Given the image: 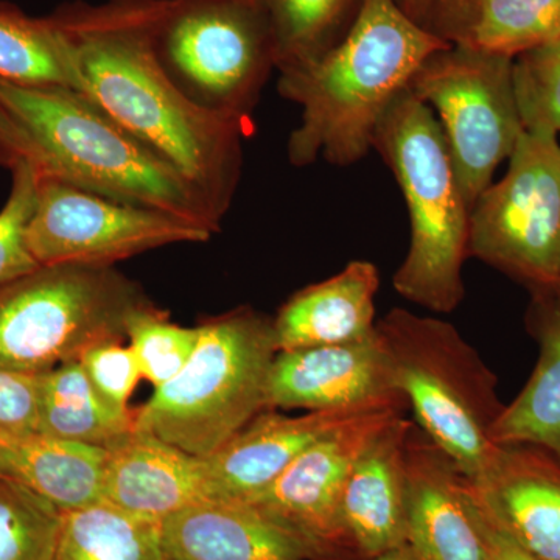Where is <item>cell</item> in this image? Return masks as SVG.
Wrapping results in <instances>:
<instances>
[{"mask_svg": "<svg viewBox=\"0 0 560 560\" xmlns=\"http://www.w3.org/2000/svg\"><path fill=\"white\" fill-rule=\"evenodd\" d=\"M160 0L77 2L54 13L86 94L142 140L208 202L221 221L242 175L248 120L201 108L176 86L154 47Z\"/></svg>", "mask_w": 560, "mask_h": 560, "instance_id": "1", "label": "cell"}, {"mask_svg": "<svg viewBox=\"0 0 560 560\" xmlns=\"http://www.w3.org/2000/svg\"><path fill=\"white\" fill-rule=\"evenodd\" d=\"M447 47L394 0H364L337 46L318 60L279 72L280 95L302 108L287 145L291 164L304 167L323 158L348 167L363 160L375 128L416 70Z\"/></svg>", "mask_w": 560, "mask_h": 560, "instance_id": "2", "label": "cell"}, {"mask_svg": "<svg viewBox=\"0 0 560 560\" xmlns=\"http://www.w3.org/2000/svg\"><path fill=\"white\" fill-rule=\"evenodd\" d=\"M0 102L38 145L43 176L171 213L213 234L221 230V220L200 194L83 92L0 80Z\"/></svg>", "mask_w": 560, "mask_h": 560, "instance_id": "3", "label": "cell"}, {"mask_svg": "<svg viewBox=\"0 0 560 560\" xmlns=\"http://www.w3.org/2000/svg\"><path fill=\"white\" fill-rule=\"evenodd\" d=\"M372 149L393 172L410 215V246L394 290L427 311L455 312L466 294L471 208L440 121L404 91L375 128Z\"/></svg>", "mask_w": 560, "mask_h": 560, "instance_id": "4", "label": "cell"}, {"mask_svg": "<svg viewBox=\"0 0 560 560\" xmlns=\"http://www.w3.org/2000/svg\"><path fill=\"white\" fill-rule=\"evenodd\" d=\"M278 352L272 319L253 308L201 324L189 363L136 412V430L208 458L268 410V377Z\"/></svg>", "mask_w": 560, "mask_h": 560, "instance_id": "5", "label": "cell"}, {"mask_svg": "<svg viewBox=\"0 0 560 560\" xmlns=\"http://www.w3.org/2000/svg\"><path fill=\"white\" fill-rule=\"evenodd\" d=\"M377 334L416 425L469 480H480L499 452L492 430L506 407L497 375L447 320L393 308Z\"/></svg>", "mask_w": 560, "mask_h": 560, "instance_id": "6", "label": "cell"}, {"mask_svg": "<svg viewBox=\"0 0 560 560\" xmlns=\"http://www.w3.org/2000/svg\"><path fill=\"white\" fill-rule=\"evenodd\" d=\"M149 304L114 267H39L0 290V370L43 374L98 342L124 340Z\"/></svg>", "mask_w": 560, "mask_h": 560, "instance_id": "7", "label": "cell"}, {"mask_svg": "<svg viewBox=\"0 0 560 560\" xmlns=\"http://www.w3.org/2000/svg\"><path fill=\"white\" fill-rule=\"evenodd\" d=\"M154 47L191 102L246 120L276 69L260 0H160Z\"/></svg>", "mask_w": 560, "mask_h": 560, "instance_id": "8", "label": "cell"}, {"mask_svg": "<svg viewBox=\"0 0 560 560\" xmlns=\"http://www.w3.org/2000/svg\"><path fill=\"white\" fill-rule=\"evenodd\" d=\"M558 136L525 130L503 178L471 206L469 257L517 280L530 294H556L560 285Z\"/></svg>", "mask_w": 560, "mask_h": 560, "instance_id": "9", "label": "cell"}, {"mask_svg": "<svg viewBox=\"0 0 560 560\" xmlns=\"http://www.w3.org/2000/svg\"><path fill=\"white\" fill-rule=\"evenodd\" d=\"M408 91L440 121L471 208L525 132L514 60L451 46L420 65Z\"/></svg>", "mask_w": 560, "mask_h": 560, "instance_id": "10", "label": "cell"}, {"mask_svg": "<svg viewBox=\"0 0 560 560\" xmlns=\"http://www.w3.org/2000/svg\"><path fill=\"white\" fill-rule=\"evenodd\" d=\"M212 235L171 213L125 205L40 176L27 245L40 267H113L147 250L209 242Z\"/></svg>", "mask_w": 560, "mask_h": 560, "instance_id": "11", "label": "cell"}, {"mask_svg": "<svg viewBox=\"0 0 560 560\" xmlns=\"http://www.w3.org/2000/svg\"><path fill=\"white\" fill-rule=\"evenodd\" d=\"M407 410L405 405H397L350 420L245 501L293 530L311 547L316 560H360L342 517L346 486L361 453Z\"/></svg>", "mask_w": 560, "mask_h": 560, "instance_id": "12", "label": "cell"}, {"mask_svg": "<svg viewBox=\"0 0 560 560\" xmlns=\"http://www.w3.org/2000/svg\"><path fill=\"white\" fill-rule=\"evenodd\" d=\"M407 545L419 560H489L471 481L416 423L407 441Z\"/></svg>", "mask_w": 560, "mask_h": 560, "instance_id": "13", "label": "cell"}, {"mask_svg": "<svg viewBox=\"0 0 560 560\" xmlns=\"http://www.w3.org/2000/svg\"><path fill=\"white\" fill-rule=\"evenodd\" d=\"M267 404L268 410L323 411L408 401L375 326L364 340L278 352Z\"/></svg>", "mask_w": 560, "mask_h": 560, "instance_id": "14", "label": "cell"}, {"mask_svg": "<svg viewBox=\"0 0 560 560\" xmlns=\"http://www.w3.org/2000/svg\"><path fill=\"white\" fill-rule=\"evenodd\" d=\"M397 405L408 407L393 404L305 411L300 416L283 415L279 410L261 411L219 452L205 458L215 500L250 499L331 431L368 412Z\"/></svg>", "mask_w": 560, "mask_h": 560, "instance_id": "15", "label": "cell"}, {"mask_svg": "<svg viewBox=\"0 0 560 560\" xmlns=\"http://www.w3.org/2000/svg\"><path fill=\"white\" fill-rule=\"evenodd\" d=\"M471 485L490 518L522 550L560 560V463L550 452L500 445L485 477Z\"/></svg>", "mask_w": 560, "mask_h": 560, "instance_id": "16", "label": "cell"}, {"mask_svg": "<svg viewBox=\"0 0 560 560\" xmlns=\"http://www.w3.org/2000/svg\"><path fill=\"white\" fill-rule=\"evenodd\" d=\"M168 560H316L300 536L245 500H206L161 522Z\"/></svg>", "mask_w": 560, "mask_h": 560, "instance_id": "17", "label": "cell"}, {"mask_svg": "<svg viewBox=\"0 0 560 560\" xmlns=\"http://www.w3.org/2000/svg\"><path fill=\"white\" fill-rule=\"evenodd\" d=\"M206 500L215 493L205 458L139 430L108 451L103 501L162 522Z\"/></svg>", "mask_w": 560, "mask_h": 560, "instance_id": "18", "label": "cell"}, {"mask_svg": "<svg viewBox=\"0 0 560 560\" xmlns=\"http://www.w3.org/2000/svg\"><path fill=\"white\" fill-rule=\"evenodd\" d=\"M415 422H389L353 466L342 517L360 560L407 545V441Z\"/></svg>", "mask_w": 560, "mask_h": 560, "instance_id": "19", "label": "cell"}, {"mask_svg": "<svg viewBox=\"0 0 560 560\" xmlns=\"http://www.w3.org/2000/svg\"><path fill=\"white\" fill-rule=\"evenodd\" d=\"M378 289V268L372 261L353 260L338 275L298 291L272 319L279 352L371 337L377 326Z\"/></svg>", "mask_w": 560, "mask_h": 560, "instance_id": "20", "label": "cell"}, {"mask_svg": "<svg viewBox=\"0 0 560 560\" xmlns=\"http://www.w3.org/2000/svg\"><path fill=\"white\" fill-rule=\"evenodd\" d=\"M422 25L451 46L515 60L560 39V0H436Z\"/></svg>", "mask_w": 560, "mask_h": 560, "instance_id": "21", "label": "cell"}, {"mask_svg": "<svg viewBox=\"0 0 560 560\" xmlns=\"http://www.w3.org/2000/svg\"><path fill=\"white\" fill-rule=\"evenodd\" d=\"M108 451L46 434H0V477L70 511L103 501Z\"/></svg>", "mask_w": 560, "mask_h": 560, "instance_id": "22", "label": "cell"}, {"mask_svg": "<svg viewBox=\"0 0 560 560\" xmlns=\"http://www.w3.org/2000/svg\"><path fill=\"white\" fill-rule=\"evenodd\" d=\"M526 329L539 345L533 375L492 430L497 445L528 444L560 463V304L555 294H530Z\"/></svg>", "mask_w": 560, "mask_h": 560, "instance_id": "23", "label": "cell"}, {"mask_svg": "<svg viewBox=\"0 0 560 560\" xmlns=\"http://www.w3.org/2000/svg\"><path fill=\"white\" fill-rule=\"evenodd\" d=\"M135 430V415L103 399L79 360L39 374L40 434L110 451Z\"/></svg>", "mask_w": 560, "mask_h": 560, "instance_id": "24", "label": "cell"}, {"mask_svg": "<svg viewBox=\"0 0 560 560\" xmlns=\"http://www.w3.org/2000/svg\"><path fill=\"white\" fill-rule=\"evenodd\" d=\"M0 80L81 92L72 44L54 14L32 18L0 2Z\"/></svg>", "mask_w": 560, "mask_h": 560, "instance_id": "25", "label": "cell"}, {"mask_svg": "<svg viewBox=\"0 0 560 560\" xmlns=\"http://www.w3.org/2000/svg\"><path fill=\"white\" fill-rule=\"evenodd\" d=\"M55 560H168L161 522L98 501L62 511Z\"/></svg>", "mask_w": 560, "mask_h": 560, "instance_id": "26", "label": "cell"}, {"mask_svg": "<svg viewBox=\"0 0 560 560\" xmlns=\"http://www.w3.org/2000/svg\"><path fill=\"white\" fill-rule=\"evenodd\" d=\"M275 40L276 70L300 68L337 46L364 0H260Z\"/></svg>", "mask_w": 560, "mask_h": 560, "instance_id": "27", "label": "cell"}, {"mask_svg": "<svg viewBox=\"0 0 560 560\" xmlns=\"http://www.w3.org/2000/svg\"><path fill=\"white\" fill-rule=\"evenodd\" d=\"M61 517L39 493L0 477V560H55Z\"/></svg>", "mask_w": 560, "mask_h": 560, "instance_id": "28", "label": "cell"}, {"mask_svg": "<svg viewBox=\"0 0 560 560\" xmlns=\"http://www.w3.org/2000/svg\"><path fill=\"white\" fill-rule=\"evenodd\" d=\"M127 340L142 378L156 389L175 378L189 363L200 340V326H178L149 304L131 316Z\"/></svg>", "mask_w": 560, "mask_h": 560, "instance_id": "29", "label": "cell"}, {"mask_svg": "<svg viewBox=\"0 0 560 560\" xmlns=\"http://www.w3.org/2000/svg\"><path fill=\"white\" fill-rule=\"evenodd\" d=\"M11 190L0 210V290L38 270L27 245V226L35 210L43 172L31 160L11 171Z\"/></svg>", "mask_w": 560, "mask_h": 560, "instance_id": "30", "label": "cell"}, {"mask_svg": "<svg viewBox=\"0 0 560 560\" xmlns=\"http://www.w3.org/2000/svg\"><path fill=\"white\" fill-rule=\"evenodd\" d=\"M514 86L525 130L560 132V39L514 60Z\"/></svg>", "mask_w": 560, "mask_h": 560, "instance_id": "31", "label": "cell"}, {"mask_svg": "<svg viewBox=\"0 0 560 560\" xmlns=\"http://www.w3.org/2000/svg\"><path fill=\"white\" fill-rule=\"evenodd\" d=\"M121 341L98 342L84 350L79 361L103 399L117 410L130 411L128 401L142 378V372L130 346Z\"/></svg>", "mask_w": 560, "mask_h": 560, "instance_id": "32", "label": "cell"}, {"mask_svg": "<svg viewBox=\"0 0 560 560\" xmlns=\"http://www.w3.org/2000/svg\"><path fill=\"white\" fill-rule=\"evenodd\" d=\"M39 374L0 370V434L39 433Z\"/></svg>", "mask_w": 560, "mask_h": 560, "instance_id": "33", "label": "cell"}, {"mask_svg": "<svg viewBox=\"0 0 560 560\" xmlns=\"http://www.w3.org/2000/svg\"><path fill=\"white\" fill-rule=\"evenodd\" d=\"M25 160L38 164L43 172V156L35 140L0 102V167L13 171Z\"/></svg>", "mask_w": 560, "mask_h": 560, "instance_id": "34", "label": "cell"}, {"mask_svg": "<svg viewBox=\"0 0 560 560\" xmlns=\"http://www.w3.org/2000/svg\"><path fill=\"white\" fill-rule=\"evenodd\" d=\"M478 501H480V499H478ZM481 508L482 512H485L486 523H488L489 560H537L525 550H522V548L490 518L488 511L485 510L482 504Z\"/></svg>", "mask_w": 560, "mask_h": 560, "instance_id": "35", "label": "cell"}, {"mask_svg": "<svg viewBox=\"0 0 560 560\" xmlns=\"http://www.w3.org/2000/svg\"><path fill=\"white\" fill-rule=\"evenodd\" d=\"M394 2L412 21L419 22L422 25L423 20H425L427 14H429L431 7H433L436 0H394Z\"/></svg>", "mask_w": 560, "mask_h": 560, "instance_id": "36", "label": "cell"}, {"mask_svg": "<svg viewBox=\"0 0 560 560\" xmlns=\"http://www.w3.org/2000/svg\"><path fill=\"white\" fill-rule=\"evenodd\" d=\"M370 560H419L418 556L411 551V548L408 545H404V547L394 548V550H389L383 552V555L375 556Z\"/></svg>", "mask_w": 560, "mask_h": 560, "instance_id": "37", "label": "cell"}, {"mask_svg": "<svg viewBox=\"0 0 560 560\" xmlns=\"http://www.w3.org/2000/svg\"><path fill=\"white\" fill-rule=\"evenodd\" d=\"M555 296H556V300H558V301H559V304H560V285H559L558 291H556Z\"/></svg>", "mask_w": 560, "mask_h": 560, "instance_id": "38", "label": "cell"}]
</instances>
